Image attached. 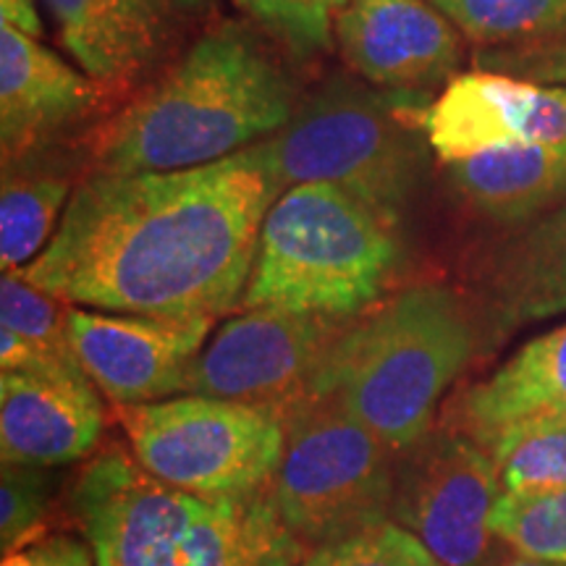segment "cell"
Wrapping results in <instances>:
<instances>
[{"instance_id": "d6986e66", "label": "cell", "mask_w": 566, "mask_h": 566, "mask_svg": "<svg viewBox=\"0 0 566 566\" xmlns=\"http://www.w3.org/2000/svg\"><path fill=\"white\" fill-rule=\"evenodd\" d=\"M566 407V323L516 349L485 380L470 386L459 417L485 443L501 430Z\"/></svg>"}, {"instance_id": "7a4b0ae2", "label": "cell", "mask_w": 566, "mask_h": 566, "mask_svg": "<svg viewBox=\"0 0 566 566\" xmlns=\"http://www.w3.org/2000/svg\"><path fill=\"white\" fill-rule=\"evenodd\" d=\"M300 105V87L254 32L218 21L122 111L84 134L90 171L208 166L258 145Z\"/></svg>"}, {"instance_id": "9a60e30c", "label": "cell", "mask_w": 566, "mask_h": 566, "mask_svg": "<svg viewBox=\"0 0 566 566\" xmlns=\"http://www.w3.org/2000/svg\"><path fill=\"white\" fill-rule=\"evenodd\" d=\"M103 405L82 373L0 375V454L24 467L84 459L103 433Z\"/></svg>"}, {"instance_id": "30bf717a", "label": "cell", "mask_w": 566, "mask_h": 566, "mask_svg": "<svg viewBox=\"0 0 566 566\" xmlns=\"http://www.w3.org/2000/svg\"><path fill=\"white\" fill-rule=\"evenodd\" d=\"M349 323L275 307L244 310L208 338L189 367L184 394L260 407L292 405L310 391L317 367Z\"/></svg>"}, {"instance_id": "4fadbf2b", "label": "cell", "mask_w": 566, "mask_h": 566, "mask_svg": "<svg viewBox=\"0 0 566 566\" xmlns=\"http://www.w3.org/2000/svg\"><path fill=\"white\" fill-rule=\"evenodd\" d=\"M334 38L359 80L428 95L462 63V32L430 0H346Z\"/></svg>"}, {"instance_id": "8992f818", "label": "cell", "mask_w": 566, "mask_h": 566, "mask_svg": "<svg viewBox=\"0 0 566 566\" xmlns=\"http://www.w3.org/2000/svg\"><path fill=\"white\" fill-rule=\"evenodd\" d=\"M428 95L373 90L331 76L263 139L281 189L328 184L399 229L420 187Z\"/></svg>"}, {"instance_id": "d4e9b609", "label": "cell", "mask_w": 566, "mask_h": 566, "mask_svg": "<svg viewBox=\"0 0 566 566\" xmlns=\"http://www.w3.org/2000/svg\"><path fill=\"white\" fill-rule=\"evenodd\" d=\"M237 3L294 55L307 59L331 45L336 13L346 0H237Z\"/></svg>"}, {"instance_id": "7c38bea8", "label": "cell", "mask_w": 566, "mask_h": 566, "mask_svg": "<svg viewBox=\"0 0 566 566\" xmlns=\"http://www.w3.org/2000/svg\"><path fill=\"white\" fill-rule=\"evenodd\" d=\"M430 150L446 166L483 153L566 139V84L499 71L457 74L422 111Z\"/></svg>"}, {"instance_id": "4316f807", "label": "cell", "mask_w": 566, "mask_h": 566, "mask_svg": "<svg viewBox=\"0 0 566 566\" xmlns=\"http://www.w3.org/2000/svg\"><path fill=\"white\" fill-rule=\"evenodd\" d=\"M45 514V478L40 467L3 462L0 475V541L6 554L21 548Z\"/></svg>"}, {"instance_id": "d6a6232c", "label": "cell", "mask_w": 566, "mask_h": 566, "mask_svg": "<svg viewBox=\"0 0 566 566\" xmlns=\"http://www.w3.org/2000/svg\"><path fill=\"white\" fill-rule=\"evenodd\" d=\"M501 566H562V564H548V562H537V558L522 556L520 562H509V564H501Z\"/></svg>"}, {"instance_id": "277c9868", "label": "cell", "mask_w": 566, "mask_h": 566, "mask_svg": "<svg viewBox=\"0 0 566 566\" xmlns=\"http://www.w3.org/2000/svg\"><path fill=\"white\" fill-rule=\"evenodd\" d=\"M472 352L475 328L462 300L441 283H417L349 323L307 394L336 399L394 454L409 451Z\"/></svg>"}, {"instance_id": "2e32d148", "label": "cell", "mask_w": 566, "mask_h": 566, "mask_svg": "<svg viewBox=\"0 0 566 566\" xmlns=\"http://www.w3.org/2000/svg\"><path fill=\"white\" fill-rule=\"evenodd\" d=\"M66 51L113 95L132 92L166 59L176 19L155 0H45Z\"/></svg>"}, {"instance_id": "44dd1931", "label": "cell", "mask_w": 566, "mask_h": 566, "mask_svg": "<svg viewBox=\"0 0 566 566\" xmlns=\"http://www.w3.org/2000/svg\"><path fill=\"white\" fill-rule=\"evenodd\" d=\"M462 38L525 48L566 34V0H430Z\"/></svg>"}, {"instance_id": "83f0119b", "label": "cell", "mask_w": 566, "mask_h": 566, "mask_svg": "<svg viewBox=\"0 0 566 566\" xmlns=\"http://www.w3.org/2000/svg\"><path fill=\"white\" fill-rule=\"evenodd\" d=\"M478 69L520 76L537 84H566V34L525 48H488L475 55Z\"/></svg>"}, {"instance_id": "3957f363", "label": "cell", "mask_w": 566, "mask_h": 566, "mask_svg": "<svg viewBox=\"0 0 566 566\" xmlns=\"http://www.w3.org/2000/svg\"><path fill=\"white\" fill-rule=\"evenodd\" d=\"M71 506L97 566H296L307 556L271 485L231 495L179 491L122 449L84 467Z\"/></svg>"}, {"instance_id": "8fae6325", "label": "cell", "mask_w": 566, "mask_h": 566, "mask_svg": "<svg viewBox=\"0 0 566 566\" xmlns=\"http://www.w3.org/2000/svg\"><path fill=\"white\" fill-rule=\"evenodd\" d=\"M212 317L105 315L69 304V342L82 373L113 405H150L184 394L208 344Z\"/></svg>"}, {"instance_id": "6da1fadb", "label": "cell", "mask_w": 566, "mask_h": 566, "mask_svg": "<svg viewBox=\"0 0 566 566\" xmlns=\"http://www.w3.org/2000/svg\"><path fill=\"white\" fill-rule=\"evenodd\" d=\"M281 192L263 142L181 171H92L19 275L74 307L216 321L242 307Z\"/></svg>"}, {"instance_id": "9c48e42d", "label": "cell", "mask_w": 566, "mask_h": 566, "mask_svg": "<svg viewBox=\"0 0 566 566\" xmlns=\"http://www.w3.org/2000/svg\"><path fill=\"white\" fill-rule=\"evenodd\" d=\"M499 464L472 436H424L396 472L391 522L412 533L441 566H480L491 554Z\"/></svg>"}, {"instance_id": "5b68a950", "label": "cell", "mask_w": 566, "mask_h": 566, "mask_svg": "<svg viewBox=\"0 0 566 566\" xmlns=\"http://www.w3.org/2000/svg\"><path fill=\"white\" fill-rule=\"evenodd\" d=\"M394 223L328 184L286 189L268 210L242 310L354 321L401 263Z\"/></svg>"}, {"instance_id": "f546056e", "label": "cell", "mask_w": 566, "mask_h": 566, "mask_svg": "<svg viewBox=\"0 0 566 566\" xmlns=\"http://www.w3.org/2000/svg\"><path fill=\"white\" fill-rule=\"evenodd\" d=\"M0 24L30 34L34 40L42 38V21L32 0H0Z\"/></svg>"}, {"instance_id": "ffe728a7", "label": "cell", "mask_w": 566, "mask_h": 566, "mask_svg": "<svg viewBox=\"0 0 566 566\" xmlns=\"http://www.w3.org/2000/svg\"><path fill=\"white\" fill-rule=\"evenodd\" d=\"M76 184L69 174L42 166L3 168L0 189V268L21 271L53 239L55 218L74 195Z\"/></svg>"}, {"instance_id": "52a82bcc", "label": "cell", "mask_w": 566, "mask_h": 566, "mask_svg": "<svg viewBox=\"0 0 566 566\" xmlns=\"http://www.w3.org/2000/svg\"><path fill=\"white\" fill-rule=\"evenodd\" d=\"M286 443L271 491L304 546H328L391 520L394 451L331 396L281 407Z\"/></svg>"}, {"instance_id": "484cf974", "label": "cell", "mask_w": 566, "mask_h": 566, "mask_svg": "<svg viewBox=\"0 0 566 566\" xmlns=\"http://www.w3.org/2000/svg\"><path fill=\"white\" fill-rule=\"evenodd\" d=\"M296 566H441V562L412 533L388 520L315 548Z\"/></svg>"}, {"instance_id": "1f68e13d", "label": "cell", "mask_w": 566, "mask_h": 566, "mask_svg": "<svg viewBox=\"0 0 566 566\" xmlns=\"http://www.w3.org/2000/svg\"><path fill=\"white\" fill-rule=\"evenodd\" d=\"M525 422L551 424V428H564V430H566V407H564V409H556V412H548V415L533 417V420H525ZM516 424H520V422H516Z\"/></svg>"}, {"instance_id": "cb8c5ba5", "label": "cell", "mask_w": 566, "mask_h": 566, "mask_svg": "<svg viewBox=\"0 0 566 566\" xmlns=\"http://www.w3.org/2000/svg\"><path fill=\"white\" fill-rule=\"evenodd\" d=\"M0 328H11L55 363L82 370L69 342V304L32 286L19 271L0 279Z\"/></svg>"}, {"instance_id": "5bb4252c", "label": "cell", "mask_w": 566, "mask_h": 566, "mask_svg": "<svg viewBox=\"0 0 566 566\" xmlns=\"http://www.w3.org/2000/svg\"><path fill=\"white\" fill-rule=\"evenodd\" d=\"M108 101V90L69 66L40 40L0 24L3 168L34 160L55 139L92 122Z\"/></svg>"}, {"instance_id": "603a6c76", "label": "cell", "mask_w": 566, "mask_h": 566, "mask_svg": "<svg viewBox=\"0 0 566 566\" xmlns=\"http://www.w3.org/2000/svg\"><path fill=\"white\" fill-rule=\"evenodd\" d=\"M493 533L520 556L566 566V491L504 493Z\"/></svg>"}, {"instance_id": "e0dca14e", "label": "cell", "mask_w": 566, "mask_h": 566, "mask_svg": "<svg viewBox=\"0 0 566 566\" xmlns=\"http://www.w3.org/2000/svg\"><path fill=\"white\" fill-rule=\"evenodd\" d=\"M488 302L499 334L566 313V202L501 247L488 273Z\"/></svg>"}, {"instance_id": "4dcf8cb0", "label": "cell", "mask_w": 566, "mask_h": 566, "mask_svg": "<svg viewBox=\"0 0 566 566\" xmlns=\"http://www.w3.org/2000/svg\"><path fill=\"white\" fill-rule=\"evenodd\" d=\"M155 3L179 21V19H197V17H205V13L216 11L218 0H155Z\"/></svg>"}, {"instance_id": "ac0fdd59", "label": "cell", "mask_w": 566, "mask_h": 566, "mask_svg": "<svg viewBox=\"0 0 566 566\" xmlns=\"http://www.w3.org/2000/svg\"><path fill=\"white\" fill-rule=\"evenodd\" d=\"M454 192L495 223H530L566 202V139L451 163Z\"/></svg>"}, {"instance_id": "f1b7e54d", "label": "cell", "mask_w": 566, "mask_h": 566, "mask_svg": "<svg viewBox=\"0 0 566 566\" xmlns=\"http://www.w3.org/2000/svg\"><path fill=\"white\" fill-rule=\"evenodd\" d=\"M3 566H97L92 548L66 535L45 537V541L21 546L6 554Z\"/></svg>"}, {"instance_id": "ba28073f", "label": "cell", "mask_w": 566, "mask_h": 566, "mask_svg": "<svg viewBox=\"0 0 566 566\" xmlns=\"http://www.w3.org/2000/svg\"><path fill=\"white\" fill-rule=\"evenodd\" d=\"M116 415L142 470L200 495L271 485L286 443L281 407L179 394L150 405H118Z\"/></svg>"}, {"instance_id": "7402d4cb", "label": "cell", "mask_w": 566, "mask_h": 566, "mask_svg": "<svg viewBox=\"0 0 566 566\" xmlns=\"http://www.w3.org/2000/svg\"><path fill=\"white\" fill-rule=\"evenodd\" d=\"M504 493L566 491V430L520 422L488 438Z\"/></svg>"}]
</instances>
